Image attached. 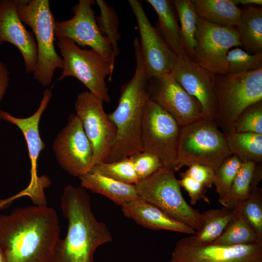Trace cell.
<instances>
[{"mask_svg": "<svg viewBox=\"0 0 262 262\" xmlns=\"http://www.w3.org/2000/svg\"><path fill=\"white\" fill-rule=\"evenodd\" d=\"M60 232L57 214L47 205L0 215V247L6 262H54Z\"/></svg>", "mask_w": 262, "mask_h": 262, "instance_id": "cell-1", "label": "cell"}, {"mask_svg": "<svg viewBox=\"0 0 262 262\" xmlns=\"http://www.w3.org/2000/svg\"><path fill=\"white\" fill-rule=\"evenodd\" d=\"M91 205L90 196L84 188L70 185L64 188L61 208L68 228L66 237L56 243L54 262H94L97 248L112 242L107 226L97 220Z\"/></svg>", "mask_w": 262, "mask_h": 262, "instance_id": "cell-2", "label": "cell"}, {"mask_svg": "<svg viewBox=\"0 0 262 262\" xmlns=\"http://www.w3.org/2000/svg\"><path fill=\"white\" fill-rule=\"evenodd\" d=\"M136 68L132 78L121 88L116 109L108 114L116 129V138L106 162H114L144 151L142 133L149 101L147 76L139 38L133 40Z\"/></svg>", "mask_w": 262, "mask_h": 262, "instance_id": "cell-3", "label": "cell"}, {"mask_svg": "<svg viewBox=\"0 0 262 262\" xmlns=\"http://www.w3.org/2000/svg\"><path fill=\"white\" fill-rule=\"evenodd\" d=\"M231 155L227 135L214 121L202 118L181 128L176 171L196 164L216 171Z\"/></svg>", "mask_w": 262, "mask_h": 262, "instance_id": "cell-4", "label": "cell"}, {"mask_svg": "<svg viewBox=\"0 0 262 262\" xmlns=\"http://www.w3.org/2000/svg\"><path fill=\"white\" fill-rule=\"evenodd\" d=\"M17 11L22 22L30 27L37 40V59L34 79L49 85L57 68L63 69L62 58L54 42L55 20L48 0H17Z\"/></svg>", "mask_w": 262, "mask_h": 262, "instance_id": "cell-5", "label": "cell"}, {"mask_svg": "<svg viewBox=\"0 0 262 262\" xmlns=\"http://www.w3.org/2000/svg\"><path fill=\"white\" fill-rule=\"evenodd\" d=\"M219 110L215 122L226 135L235 131L234 123L247 107L262 101V68L237 74H215Z\"/></svg>", "mask_w": 262, "mask_h": 262, "instance_id": "cell-6", "label": "cell"}, {"mask_svg": "<svg viewBox=\"0 0 262 262\" xmlns=\"http://www.w3.org/2000/svg\"><path fill=\"white\" fill-rule=\"evenodd\" d=\"M175 171L162 167L135 184L139 198L158 207L170 217L198 230L202 224L201 213L184 198Z\"/></svg>", "mask_w": 262, "mask_h": 262, "instance_id": "cell-7", "label": "cell"}, {"mask_svg": "<svg viewBox=\"0 0 262 262\" xmlns=\"http://www.w3.org/2000/svg\"><path fill=\"white\" fill-rule=\"evenodd\" d=\"M57 45L61 53L63 71L58 80L72 76L88 88L89 92L103 102L111 98L105 78L112 80L113 70L110 64L93 49H82L72 40L58 38Z\"/></svg>", "mask_w": 262, "mask_h": 262, "instance_id": "cell-8", "label": "cell"}, {"mask_svg": "<svg viewBox=\"0 0 262 262\" xmlns=\"http://www.w3.org/2000/svg\"><path fill=\"white\" fill-rule=\"evenodd\" d=\"M181 128L173 116L149 100L143 125V150L156 155L163 167L175 172Z\"/></svg>", "mask_w": 262, "mask_h": 262, "instance_id": "cell-9", "label": "cell"}, {"mask_svg": "<svg viewBox=\"0 0 262 262\" xmlns=\"http://www.w3.org/2000/svg\"><path fill=\"white\" fill-rule=\"evenodd\" d=\"M103 103L89 91L80 93L75 102L76 115L92 148L93 166L107 162L116 135Z\"/></svg>", "mask_w": 262, "mask_h": 262, "instance_id": "cell-10", "label": "cell"}, {"mask_svg": "<svg viewBox=\"0 0 262 262\" xmlns=\"http://www.w3.org/2000/svg\"><path fill=\"white\" fill-rule=\"evenodd\" d=\"M196 46L191 59L213 74L228 73L227 55L233 47H241L235 27H223L208 22L198 16Z\"/></svg>", "mask_w": 262, "mask_h": 262, "instance_id": "cell-11", "label": "cell"}, {"mask_svg": "<svg viewBox=\"0 0 262 262\" xmlns=\"http://www.w3.org/2000/svg\"><path fill=\"white\" fill-rule=\"evenodd\" d=\"M92 0H80L73 7L70 19L56 21L54 34L57 38L70 39L78 46H88L108 62L114 71L115 57L108 39L100 32L91 6Z\"/></svg>", "mask_w": 262, "mask_h": 262, "instance_id": "cell-12", "label": "cell"}, {"mask_svg": "<svg viewBox=\"0 0 262 262\" xmlns=\"http://www.w3.org/2000/svg\"><path fill=\"white\" fill-rule=\"evenodd\" d=\"M52 148L60 166L79 178L93 167V153L82 123L76 114L69 115L66 125L55 137Z\"/></svg>", "mask_w": 262, "mask_h": 262, "instance_id": "cell-13", "label": "cell"}, {"mask_svg": "<svg viewBox=\"0 0 262 262\" xmlns=\"http://www.w3.org/2000/svg\"><path fill=\"white\" fill-rule=\"evenodd\" d=\"M149 99L168 113L182 127L202 118L200 103L174 79L170 72L149 79Z\"/></svg>", "mask_w": 262, "mask_h": 262, "instance_id": "cell-14", "label": "cell"}, {"mask_svg": "<svg viewBox=\"0 0 262 262\" xmlns=\"http://www.w3.org/2000/svg\"><path fill=\"white\" fill-rule=\"evenodd\" d=\"M170 262H262V243L198 245L184 237L177 243Z\"/></svg>", "mask_w": 262, "mask_h": 262, "instance_id": "cell-15", "label": "cell"}, {"mask_svg": "<svg viewBox=\"0 0 262 262\" xmlns=\"http://www.w3.org/2000/svg\"><path fill=\"white\" fill-rule=\"evenodd\" d=\"M170 73L177 82L200 103L202 118L215 121L219 105L214 74L194 63L186 55L177 56Z\"/></svg>", "mask_w": 262, "mask_h": 262, "instance_id": "cell-16", "label": "cell"}, {"mask_svg": "<svg viewBox=\"0 0 262 262\" xmlns=\"http://www.w3.org/2000/svg\"><path fill=\"white\" fill-rule=\"evenodd\" d=\"M140 34V47L149 79L171 71L177 56L167 47L149 20L140 1L129 0Z\"/></svg>", "mask_w": 262, "mask_h": 262, "instance_id": "cell-17", "label": "cell"}, {"mask_svg": "<svg viewBox=\"0 0 262 262\" xmlns=\"http://www.w3.org/2000/svg\"><path fill=\"white\" fill-rule=\"evenodd\" d=\"M52 96L51 90L46 89L43 92V97L38 109L33 114L27 117H16L9 113L0 111L1 119L17 126L24 137L31 166V181L27 190L37 192V195L42 197H45L43 188L49 185V181L47 178H40L37 175L38 159L46 147L39 134V124L42 115L47 108Z\"/></svg>", "mask_w": 262, "mask_h": 262, "instance_id": "cell-18", "label": "cell"}, {"mask_svg": "<svg viewBox=\"0 0 262 262\" xmlns=\"http://www.w3.org/2000/svg\"><path fill=\"white\" fill-rule=\"evenodd\" d=\"M15 46L24 59L25 71L34 73L37 59V44L33 33L22 23L17 11V0H0V46Z\"/></svg>", "mask_w": 262, "mask_h": 262, "instance_id": "cell-19", "label": "cell"}, {"mask_svg": "<svg viewBox=\"0 0 262 262\" xmlns=\"http://www.w3.org/2000/svg\"><path fill=\"white\" fill-rule=\"evenodd\" d=\"M123 214L145 228L195 235L196 230L169 216L154 205L140 198L122 206Z\"/></svg>", "mask_w": 262, "mask_h": 262, "instance_id": "cell-20", "label": "cell"}, {"mask_svg": "<svg viewBox=\"0 0 262 262\" xmlns=\"http://www.w3.org/2000/svg\"><path fill=\"white\" fill-rule=\"evenodd\" d=\"M79 179L82 187L102 195L121 207L139 198L135 185L120 182L93 170Z\"/></svg>", "mask_w": 262, "mask_h": 262, "instance_id": "cell-21", "label": "cell"}, {"mask_svg": "<svg viewBox=\"0 0 262 262\" xmlns=\"http://www.w3.org/2000/svg\"><path fill=\"white\" fill-rule=\"evenodd\" d=\"M158 16L156 30L169 49L177 56L186 55L184 50L172 0H147Z\"/></svg>", "mask_w": 262, "mask_h": 262, "instance_id": "cell-22", "label": "cell"}, {"mask_svg": "<svg viewBox=\"0 0 262 262\" xmlns=\"http://www.w3.org/2000/svg\"><path fill=\"white\" fill-rule=\"evenodd\" d=\"M260 164L251 161L243 162L222 204L223 207L236 209L249 197L262 178V164Z\"/></svg>", "mask_w": 262, "mask_h": 262, "instance_id": "cell-23", "label": "cell"}, {"mask_svg": "<svg viewBox=\"0 0 262 262\" xmlns=\"http://www.w3.org/2000/svg\"><path fill=\"white\" fill-rule=\"evenodd\" d=\"M241 48L250 54L262 52V8L247 6L242 9L235 26Z\"/></svg>", "mask_w": 262, "mask_h": 262, "instance_id": "cell-24", "label": "cell"}, {"mask_svg": "<svg viewBox=\"0 0 262 262\" xmlns=\"http://www.w3.org/2000/svg\"><path fill=\"white\" fill-rule=\"evenodd\" d=\"M197 16L204 20L223 27H235L242 9L231 0H191Z\"/></svg>", "mask_w": 262, "mask_h": 262, "instance_id": "cell-25", "label": "cell"}, {"mask_svg": "<svg viewBox=\"0 0 262 262\" xmlns=\"http://www.w3.org/2000/svg\"><path fill=\"white\" fill-rule=\"evenodd\" d=\"M238 211V208L210 209L201 213L202 224L194 236H189L193 243L198 245L211 244L224 231Z\"/></svg>", "mask_w": 262, "mask_h": 262, "instance_id": "cell-26", "label": "cell"}, {"mask_svg": "<svg viewBox=\"0 0 262 262\" xmlns=\"http://www.w3.org/2000/svg\"><path fill=\"white\" fill-rule=\"evenodd\" d=\"M180 22V34L186 55L191 59L196 46V34L198 16L191 0H172Z\"/></svg>", "mask_w": 262, "mask_h": 262, "instance_id": "cell-27", "label": "cell"}, {"mask_svg": "<svg viewBox=\"0 0 262 262\" xmlns=\"http://www.w3.org/2000/svg\"><path fill=\"white\" fill-rule=\"evenodd\" d=\"M227 140L231 154L242 162L262 163V134L235 131L227 135Z\"/></svg>", "mask_w": 262, "mask_h": 262, "instance_id": "cell-28", "label": "cell"}, {"mask_svg": "<svg viewBox=\"0 0 262 262\" xmlns=\"http://www.w3.org/2000/svg\"><path fill=\"white\" fill-rule=\"evenodd\" d=\"M212 243L233 246L262 243V240L258 237L254 229L238 210L221 235Z\"/></svg>", "mask_w": 262, "mask_h": 262, "instance_id": "cell-29", "label": "cell"}, {"mask_svg": "<svg viewBox=\"0 0 262 262\" xmlns=\"http://www.w3.org/2000/svg\"><path fill=\"white\" fill-rule=\"evenodd\" d=\"M99 15L95 17L98 28L111 45L114 54L116 57L120 53L118 41L121 36L118 32L119 21L114 8L103 0H97Z\"/></svg>", "mask_w": 262, "mask_h": 262, "instance_id": "cell-30", "label": "cell"}, {"mask_svg": "<svg viewBox=\"0 0 262 262\" xmlns=\"http://www.w3.org/2000/svg\"><path fill=\"white\" fill-rule=\"evenodd\" d=\"M243 162L236 156L226 158L215 171L213 185L222 205L226 199Z\"/></svg>", "mask_w": 262, "mask_h": 262, "instance_id": "cell-31", "label": "cell"}, {"mask_svg": "<svg viewBox=\"0 0 262 262\" xmlns=\"http://www.w3.org/2000/svg\"><path fill=\"white\" fill-rule=\"evenodd\" d=\"M91 170L125 183L135 185L139 180L131 156L97 164Z\"/></svg>", "mask_w": 262, "mask_h": 262, "instance_id": "cell-32", "label": "cell"}, {"mask_svg": "<svg viewBox=\"0 0 262 262\" xmlns=\"http://www.w3.org/2000/svg\"><path fill=\"white\" fill-rule=\"evenodd\" d=\"M228 73L237 74L262 68V52L250 54L241 48L231 49L227 55Z\"/></svg>", "mask_w": 262, "mask_h": 262, "instance_id": "cell-33", "label": "cell"}, {"mask_svg": "<svg viewBox=\"0 0 262 262\" xmlns=\"http://www.w3.org/2000/svg\"><path fill=\"white\" fill-rule=\"evenodd\" d=\"M237 208L254 229L258 237L262 240V189L257 187Z\"/></svg>", "mask_w": 262, "mask_h": 262, "instance_id": "cell-34", "label": "cell"}, {"mask_svg": "<svg viewBox=\"0 0 262 262\" xmlns=\"http://www.w3.org/2000/svg\"><path fill=\"white\" fill-rule=\"evenodd\" d=\"M234 129L236 132L262 134V101L250 105L239 115Z\"/></svg>", "mask_w": 262, "mask_h": 262, "instance_id": "cell-35", "label": "cell"}, {"mask_svg": "<svg viewBox=\"0 0 262 262\" xmlns=\"http://www.w3.org/2000/svg\"><path fill=\"white\" fill-rule=\"evenodd\" d=\"M131 157L139 180L149 177L163 167L159 158L147 151H142Z\"/></svg>", "mask_w": 262, "mask_h": 262, "instance_id": "cell-36", "label": "cell"}, {"mask_svg": "<svg viewBox=\"0 0 262 262\" xmlns=\"http://www.w3.org/2000/svg\"><path fill=\"white\" fill-rule=\"evenodd\" d=\"M215 171L211 167L202 164H193L180 174L189 176L202 184L205 188L213 185Z\"/></svg>", "mask_w": 262, "mask_h": 262, "instance_id": "cell-37", "label": "cell"}, {"mask_svg": "<svg viewBox=\"0 0 262 262\" xmlns=\"http://www.w3.org/2000/svg\"><path fill=\"white\" fill-rule=\"evenodd\" d=\"M180 180L179 182L180 187L188 193L191 205H195L197 201L202 199L210 204V200L206 196V188L193 178L180 174Z\"/></svg>", "mask_w": 262, "mask_h": 262, "instance_id": "cell-38", "label": "cell"}, {"mask_svg": "<svg viewBox=\"0 0 262 262\" xmlns=\"http://www.w3.org/2000/svg\"><path fill=\"white\" fill-rule=\"evenodd\" d=\"M9 82V72L6 65L0 61V103L5 95ZM1 119L0 113V120Z\"/></svg>", "mask_w": 262, "mask_h": 262, "instance_id": "cell-39", "label": "cell"}, {"mask_svg": "<svg viewBox=\"0 0 262 262\" xmlns=\"http://www.w3.org/2000/svg\"><path fill=\"white\" fill-rule=\"evenodd\" d=\"M236 5L238 4L246 5L247 6L259 5L262 4V0H231Z\"/></svg>", "mask_w": 262, "mask_h": 262, "instance_id": "cell-40", "label": "cell"}, {"mask_svg": "<svg viewBox=\"0 0 262 262\" xmlns=\"http://www.w3.org/2000/svg\"><path fill=\"white\" fill-rule=\"evenodd\" d=\"M0 262H6L3 253L0 247Z\"/></svg>", "mask_w": 262, "mask_h": 262, "instance_id": "cell-41", "label": "cell"}]
</instances>
